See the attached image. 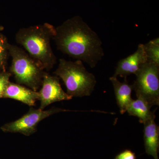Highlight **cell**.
Masks as SVG:
<instances>
[{"label":"cell","instance_id":"6da1fadb","mask_svg":"<svg viewBox=\"0 0 159 159\" xmlns=\"http://www.w3.org/2000/svg\"><path fill=\"white\" fill-rule=\"evenodd\" d=\"M53 40L63 54L86 63L92 68L104 55L100 38L80 16L69 19L55 28Z\"/></svg>","mask_w":159,"mask_h":159},{"label":"cell","instance_id":"7a4b0ae2","mask_svg":"<svg viewBox=\"0 0 159 159\" xmlns=\"http://www.w3.org/2000/svg\"><path fill=\"white\" fill-rule=\"evenodd\" d=\"M55 34V27L45 23L20 29L15 40L44 70L49 71L57 61L51 45Z\"/></svg>","mask_w":159,"mask_h":159},{"label":"cell","instance_id":"3957f363","mask_svg":"<svg viewBox=\"0 0 159 159\" xmlns=\"http://www.w3.org/2000/svg\"><path fill=\"white\" fill-rule=\"evenodd\" d=\"M54 73L62 80L66 88V93L72 98L90 96L97 84L95 76L87 71L80 60L60 59Z\"/></svg>","mask_w":159,"mask_h":159},{"label":"cell","instance_id":"277c9868","mask_svg":"<svg viewBox=\"0 0 159 159\" xmlns=\"http://www.w3.org/2000/svg\"><path fill=\"white\" fill-rule=\"evenodd\" d=\"M9 54L12 58L10 71L18 84H24L37 92L41 87L44 69L25 50L9 44Z\"/></svg>","mask_w":159,"mask_h":159},{"label":"cell","instance_id":"5b68a950","mask_svg":"<svg viewBox=\"0 0 159 159\" xmlns=\"http://www.w3.org/2000/svg\"><path fill=\"white\" fill-rule=\"evenodd\" d=\"M132 84L137 98L146 101L151 107L159 105V66L153 63L143 64L135 74Z\"/></svg>","mask_w":159,"mask_h":159},{"label":"cell","instance_id":"8992f818","mask_svg":"<svg viewBox=\"0 0 159 159\" xmlns=\"http://www.w3.org/2000/svg\"><path fill=\"white\" fill-rule=\"evenodd\" d=\"M67 111H70L55 107L46 111L31 108L21 118L6 124L2 129L3 130L8 132L31 135L36 131L38 125L44 119L54 114Z\"/></svg>","mask_w":159,"mask_h":159},{"label":"cell","instance_id":"52a82bcc","mask_svg":"<svg viewBox=\"0 0 159 159\" xmlns=\"http://www.w3.org/2000/svg\"><path fill=\"white\" fill-rule=\"evenodd\" d=\"M38 93L39 100L40 102L39 109L41 110L54 102L73 98L62 89L59 77L51 76L47 72L44 74L41 89Z\"/></svg>","mask_w":159,"mask_h":159},{"label":"cell","instance_id":"ba28073f","mask_svg":"<svg viewBox=\"0 0 159 159\" xmlns=\"http://www.w3.org/2000/svg\"><path fill=\"white\" fill-rule=\"evenodd\" d=\"M147 61L144 44H140L134 54L119 61L113 76L116 77L119 76L126 79L127 76L135 74L142 65Z\"/></svg>","mask_w":159,"mask_h":159},{"label":"cell","instance_id":"9c48e42d","mask_svg":"<svg viewBox=\"0 0 159 159\" xmlns=\"http://www.w3.org/2000/svg\"><path fill=\"white\" fill-rule=\"evenodd\" d=\"M155 114L144 123V139L145 152L154 159L158 157L159 146V127L155 121Z\"/></svg>","mask_w":159,"mask_h":159},{"label":"cell","instance_id":"30bf717a","mask_svg":"<svg viewBox=\"0 0 159 159\" xmlns=\"http://www.w3.org/2000/svg\"><path fill=\"white\" fill-rule=\"evenodd\" d=\"M5 98L18 100L29 106H34L39 99L38 92L21 84L9 82L4 94Z\"/></svg>","mask_w":159,"mask_h":159},{"label":"cell","instance_id":"8fae6325","mask_svg":"<svg viewBox=\"0 0 159 159\" xmlns=\"http://www.w3.org/2000/svg\"><path fill=\"white\" fill-rule=\"evenodd\" d=\"M110 80L113 86L117 104L120 113L121 114L125 113L133 99L131 98L132 92L133 90V85L129 84L126 79H124V82H121L117 77L114 76L111 77Z\"/></svg>","mask_w":159,"mask_h":159},{"label":"cell","instance_id":"7c38bea8","mask_svg":"<svg viewBox=\"0 0 159 159\" xmlns=\"http://www.w3.org/2000/svg\"><path fill=\"white\" fill-rule=\"evenodd\" d=\"M149 104L140 98L132 99L127 108L126 112L129 115L138 117L141 123H144L154 115L155 111H151Z\"/></svg>","mask_w":159,"mask_h":159},{"label":"cell","instance_id":"4fadbf2b","mask_svg":"<svg viewBox=\"0 0 159 159\" xmlns=\"http://www.w3.org/2000/svg\"><path fill=\"white\" fill-rule=\"evenodd\" d=\"M147 61L159 66V39L151 40L144 44Z\"/></svg>","mask_w":159,"mask_h":159},{"label":"cell","instance_id":"5bb4252c","mask_svg":"<svg viewBox=\"0 0 159 159\" xmlns=\"http://www.w3.org/2000/svg\"><path fill=\"white\" fill-rule=\"evenodd\" d=\"M9 44L5 36L0 34V68H4L6 65L9 54Z\"/></svg>","mask_w":159,"mask_h":159},{"label":"cell","instance_id":"9a60e30c","mask_svg":"<svg viewBox=\"0 0 159 159\" xmlns=\"http://www.w3.org/2000/svg\"><path fill=\"white\" fill-rule=\"evenodd\" d=\"M11 73H4L0 74V98L4 97V93L9 82Z\"/></svg>","mask_w":159,"mask_h":159},{"label":"cell","instance_id":"2e32d148","mask_svg":"<svg viewBox=\"0 0 159 159\" xmlns=\"http://www.w3.org/2000/svg\"><path fill=\"white\" fill-rule=\"evenodd\" d=\"M114 159H136V156L132 151L126 149L117 155Z\"/></svg>","mask_w":159,"mask_h":159},{"label":"cell","instance_id":"e0dca14e","mask_svg":"<svg viewBox=\"0 0 159 159\" xmlns=\"http://www.w3.org/2000/svg\"><path fill=\"white\" fill-rule=\"evenodd\" d=\"M4 29V27H2V26H0V31H2Z\"/></svg>","mask_w":159,"mask_h":159}]
</instances>
